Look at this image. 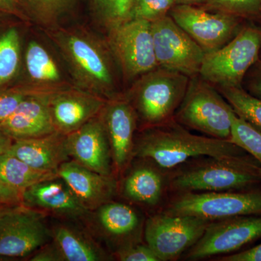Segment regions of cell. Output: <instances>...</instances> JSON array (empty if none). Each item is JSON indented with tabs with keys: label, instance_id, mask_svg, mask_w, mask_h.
<instances>
[{
	"label": "cell",
	"instance_id": "1",
	"mask_svg": "<svg viewBox=\"0 0 261 261\" xmlns=\"http://www.w3.org/2000/svg\"><path fill=\"white\" fill-rule=\"evenodd\" d=\"M134 152L166 169L200 156L220 159L247 156L245 151L229 140L192 135L173 121L152 127L144 134L135 145Z\"/></svg>",
	"mask_w": 261,
	"mask_h": 261
},
{
	"label": "cell",
	"instance_id": "2",
	"mask_svg": "<svg viewBox=\"0 0 261 261\" xmlns=\"http://www.w3.org/2000/svg\"><path fill=\"white\" fill-rule=\"evenodd\" d=\"M49 37L68 63L76 88L110 100L114 99L112 64L104 45L87 32L56 29Z\"/></svg>",
	"mask_w": 261,
	"mask_h": 261
},
{
	"label": "cell",
	"instance_id": "3",
	"mask_svg": "<svg viewBox=\"0 0 261 261\" xmlns=\"http://www.w3.org/2000/svg\"><path fill=\"white\" fill-rule=\"evenodd\" d=\"M261 183V166L253 158L213 159L187 168L171 180L175 190L185 192H228Z\"/></svg>",
	"mask_w": 261,
	"mask_h": 261
},
{
	"label": "cell",
	"instance_id": "4",
	"mask_svg": "<svg viewBox=\"0 0 261 261\" xmlns=\"http://www.w3.org/2000/svg\"><path fill=\"white\" fill-rule=\"evenodd\" d=\"M190 80L188 75L160 66L142 75L132 92L142 120L152 127L172 121Z\"/></svg>",
	"mask_w": 261,
	"mask_h": 261
},
{
	"label": "cell",
	"instance_id": "5",
	"mask_svg": "<svg viewBox=\"0 0 261 261\" xmlns=\"http://www.w3.org/2000/svg\"><path fill=\"white\" fill-rule=\"evenodd\" d=\"M190 79L174 119L180 124L208 137L228 140L236 113L210 83L196 75Z\"/></svg>",
	"mask_w": 261,
	"mask_h": 261
},
{
	"label": "cell",
	"instance_id": "6",
	"mask_svg": "<svg viewBox=\"0 0 261 261\" xmlns=\"http://www.w3.org/2000/svg\"><path fill=\"white\" fill-rule=\"evenodd\" d=\"M261 29L246 27L222 47L205 54L201 78L217 87H242L244 78L259 59Z\"/></svg>",
	"mask_w": 261,
	"mask_h": 261
},
{
	"label": "cell",
	"instance_id": "7",
	"mask_svg": "<svg viewBox=\"0 0 261 261\" xmlns=\"http://www.w3.org/2000/svg\"><path fill=\"white\" fill-rule=\"evenodd\" d=\"M166 214L211 221L261 215V191L185 192L173 201Z\"/></svg>",
	"mask_w": 261,
	"mask_h": 261
},
{
	"label": "cell",
	"instance_id": "8",
	"mask_svg": "<svg viewBox=\"0 0 261 261\" xmlns=\"http://www.w3.org/2000/svg\"><path fill=\"white\" fill-rule=\"evenodd\" d=\"M108 43L128 80L159 67L154 55L151 23L130 19L108 28Z\"/></svg>",
	"mask_w": 261,
	"mask_h": 261
},
{
	"label": "cell",
	"instance_id": "9",
	"mask_svg": "<svg viewBox=\"0 0 261 261\" xmlns=\"http://www.w3.org/2000/svg\"><path fill=\"white\" fill-rule=\"evenodd\" d=\"M151 32L159 66L190 78L199 73L205 51L169 15L151 23Z\"/></svg>",
	"mask_w": 261,
	"mask_h": 261
},
{
	"label": "cell",
	"instance_id": "10",
	"mask_svg": "<svg viewBox=\"0 0 261 261\" xmlns=\"http://www.w3.org/2000/svg\"><path fill=\"white\" fill-rule=\"evenodd\" d=\"M211 222L195 216L155 215L146 222V242L160 260H174L200 240Z\"/></svg>",
	"mask_w": 261,
	"mask_h": 261
},
{
	"label": "cell",
	"instance_id": "11",
	"mask_svg": "<svg viewBox=\"0 0 261 261\" xmlns=\"http://www.w3.org/2000/svg\"><path fill=\"white\" fill-rule=\"evenodd\" d=\"M169 15L205 54L222 47L242 29L240 17L223 12L211 13L194 5H175Z\"/></svg>",
	"mask_w": 261,
	"mask_h": 261
},
{
	"label": "cell",
	"instance_id": "12",
	"mask_svg": "<svg viewBox=\"0 0 261 261\" xmlns=\"http://www.w3.org/2000/svg\"><path fill=\"white\" fill-rule=\"evenodd\" d=\"M261 238V215L240 216L211 221L187 259L197 260L231 253Z\"/></svg>",
	"mask_w": 261,
	"mask_h": 261
},
{
	"label": "cell",
	"instance_id": "13",
	"mask_svg": "<svg viewBox=\"0 0 261 261\" xmlns=\"http://www.w3.org/2000/svg\"><path fill=\"white\" fill-rule=\"evenodd\" d=\"M49 232L43 216L17 205L0 218V258L24 257L47 243Z\"/></svg>",
	"mask_w": 261,
	"mask_h": 261
},
{
	"label": "cell",
	"instance_id": "14",
	"mask_svg": "<svg viewBox=\"0 0 261 261\" xmlns=\"http://www.w3.org/2000/svg\"><path fill=\"white\" fill-rule=\"evenodd\" d=\"M107 99L78 88H66L53 94L49 109L57 132L69 135L98 116Z\"/></svg>",
	"mask_w": 261,
	"mask_h": 261
},
{
	"label": "cell",
	"instance_id": "15",
	"mask_svg": "<svg viewBox=\"0 0 261 261\" xmlns=\"http://www.w3.org/2000/svg\"><path fill=\"white\" fill-rule=\"evenodd\" d=\"M68 143L70 158L92 171L111 176L112 154L101 115L68 135Z\"/></svg>",
	"mask_w": 261,
	"mask_h": 261
},
{
	"label": "cell",
	"instance_id": "16",
	"mask_svg": "<svg viewBox=\"0 0 261 261\" xmlns=\"http://www.w3.org/2000/svg\"><path fill=\"white\" fill-rule=\"evenodd\" d=\"M101 117L107 132L113 163L121 171L134 152L137 113L129 102L114 98L106 102Z\"/></svg>",
	"mask_w": 261,
	"mask_h": 261
},
{
	"label": "cell",
	"instance_id": "17",
	"mask_svg": "<svg viewBox=\"0 0 261 261\" xmlns=\"http://www.w3.org/2000/svg\"><path fill=\"white\" fill-rule=\"evenodd\" d=\"M57 173L89 211L110 202L116 193V183L111 176L99 174L74 160L63 163Z\"/></svg>",
	"mask_w": 261,
	"mask_h": 261
},
{
	"label": "cell",
	"instance_id": "18",
	"mask_svg": "<svg viewBox=\"0 0 261 261\" xmlns=\"http://www.w3.org/2000/svg\"><path fill=\"white\" fill-rule=\"evenodd\" d=\"M53 94L27 97L8 119L0 123V127L13 140L35 138L57 132L49 109Z\"/></svg>",
	"mask_w": 261,
	"mask_h": 261
},
{
	"label": "cell",
	"instance_id": "19",
	"mask_svg": "<svg viewBox=\"0 0 261 261\" xmlns=\"http://www.w3.org/2000/svg\"><path fill=\"white\" fill-rule=\"evenodd\" d=\"M10 152L38 170L57 173L70 154L68 135L55 132L35 138L13 140Z\"/></svg>",
	"mask_w": 261,
	"mask_h": 261
},
{
	"label": "cell",
	"instance_id": "20",
	"mask_svg": "<svg viewBox=\"0 0 261 261\" xmlns=\"http://www.w3.org/2000/svg\"><path fill=\"white\" fill-rule=\"evenodd\" d=\"M56 179L40 182L23 191L22 205L69 218L81 217L87 214L89 211L66 184Z\"/></svg>",
	"mask_w": 261,
	"mask_h": 261
},
{
	"label": "cell",
	"instance_id": "21",
	"mask_svg": "<svg viewBox=\"0 0 261 261\" xmlns=\"http://www.w3.org/2000/svg\"><path fill=\"white\" fill-rule=\"evenodd\" d=\"M57 178L58 173L33 168L10 151L0 157V180L18 191L23 192L38 183Z\"/></svg>",
	"mask_w": 261,
	"mask_h": 261
},
{
	"label": "cell",
	"instance_id": "22",
	"mask_svg": "<svg viewBox=\"0 0 261 261\" xmlns=\"http://www.w3.org/2000/svg\"><path fill=\"white\" fill-rule=\"evenodd\" d=\"M163 191L162 176L154 168L142 166L132 171L123 184L127 198L145 205L159 203Z\"/></svg>",
	"mask_w": 261,
	"mask_h": 261
},
{
	"label": "cell",
	"instance_id": "23",
	"mask_svg": "<svg viewBox=\"0 0 261 261\" xmlns=\"http://www.w3.org/2000/svg\"><path fill=\"white\" fill-rule=\"evenodd\" d=\"M54 245L63 261H97L102 254L92 242L69 226L61 225L53 231Z\"/></svg>",
	"mask_w": 261,
	"mask_h": 261
},
{
	"label": "cell",
	"instance_id": "24",
	"mask_svg": "<svg viewBox=\"0 0 261 261\" xmlns=\"http://www.w3.org/2000/svg\"><path fill=\"white\" fill-rule=\"evenodd\" d=\"M97 220L106 232L115 237L130 234L140 224L137 213L129 206L119 202H108L100 206Z\"/></svg>",
	"mask_w": 261,
	"mask_h": 261
},
{
	"label": "cell",
	"instance_id": "25",
	"mask_svg": "<svg viewBox=\"0 0 261 261\" xmlns=\"http://www.w3.org/2000/svg\"><path fill=\"white\" fill-rule=\"evenodd\" d=\"M25 66L30 78L35 84H61V74L58 65L42 44L29 43L25 56Z\"/></svg>",
	"mask_w": 261,
	"mask_h": 261
},
{
	"label": "cell",
	"instance_id": "26",
	"mask_svg": "<svg viewBox=\"0 0 261 261\" xmlns=\"http://www.w3.org/2000/svg\"><path fill=\"white\" fill-rule=\"evenodd\" d=\"M218 88L237 116L261 132V99L249 94L243 87Z\"/></svg>",
	"mask_w": 261,
	"mask_h": 261
},
{
	"label": "cell",
	"instance_id": "27",
	"mask_svg": "<svg viewBox=\"0 0 261 261\" xmlns=\"http://www.w3.org/2000/svg\"><path fill=\"white\" fill-rule=\"evenodd\" d=\"M69 86L65 84H35L0 92V123L4 122L20 106L24 99L31 96L46 95L60 92Z\"/></svg>",
	"mask_w": 261,
	"mask_h": 261
},
{
	"label": "cell",
	"instance_id": "28",
	"mask_svg": "<svg viewBox=\"0 0 261 261\" xmlns=\"http://www.w3.org/2000/svg\"><path fill=\"white\" fill-rule=\"evenodd\" d=\"M20 37L10 29L0 36V87L9 82L18 71L20 63Z\"/></svg>",
	"mask_w": 261,
	"mask_h": 261
},
{
	"label": "cell",
	"instance_id": "29",
	"mask_svg": "<svg viewBox=\"0 0 261 261\" xmlns=\"http://www.w3.org/2000/svg\"><path fill=\"white\" fill-rule=\"evenodd\" d=\"M78 0H22L29 14L40 25L51 27Z\"/></svg>",
	"mask_w": 261,
	"mask_h": 261
},
{
	"label": "cell",
	"instance_id": "30",
	"mask_svg": "<svg viewBox=\"0 0 261 261\" xmlns=\"http://www.w3.org/2000/svg\"><path fill=\"white\" fill-rule=\"evenodd\" d=\"M228 140L250 154L261 166V132L235 115Z\"/></svg>",
	"mask_w": 261,
	"mask_h": 261
},
{
	"label": "cell",
	"instance_id": "31",
	"mask_svg": "<svg viewBox=\"0 0 261 261\" xmlns=\"http://www.w3.org/2000/svg\"><path fill=\"white\" fill-rule=\"evenodd\" d=\"M135 0H93L94 11L106 27L129 20L130 13Z\"/></svg>",
	"mask_w": 261,
	"mask_h": 261
},
{
	"label": "cell",
	"instance_id": "32",
	"mask_svg": "<svg viewBox=\"0 0 261 261\" xmlns=\"http://www.w3.org/2000/svg\"><path fill=\"white\" fill-rule=\"evenodd\" d=\"M205 9L251 18L261 13V0H207Z\"/></svg>",
	"mask_w": 261,
	"mask_h": 261
},
{
	"label": "cell",
	"instance_id": "33",
	"mask_svg": "<svg viewBox=\"0 0 261 261\" xmlns=\"http://www.w3.org/2000/svg\"><path fill=\"white\" fill-rule=\"evenodd\" d=\"M175 5V0H135L129 20L140 19L152 23L168 15Z\"/></svg>",
	"mask_w": 261,
	"mask_h": 261
},
{
	"label": "cell",
	"instance_id": "34",
	"mask_svg": "<svg viewBox=\"0 0 261 261\" xmlns=\"http://www.w3.org/2000/svg\"><path fill=\"white\" fill-rule=\"evenodd\" d=\"M117 256L123 261H161L148 245H135L121 249Z\"/></svg>",
	"mask_w": 261,
	"mask_h": 261
},
{
	"label": "cell",
	"instance_id": "35",
	"mask_svg": "<svg viewBox=\"0 0 261 261\" xmlns=\"http://www.w3.org/2000/svg\"><path fill=\"white\" fill-rule=\"evenodd\" d=\"M249 94L261 99V60H258L253 65L244 78L243 84Z\"/></svg>",
	"mask_w": 261,
	"mask_h": 261
},
{
	"label": "cell",
	"instance_id": "36",
	"mask_svg": "<svg viewBox=\"0 0 261 261\" xmlns=\"http://www.w3.org/2000/svg\"><path fill=\"white\" fill-rule=\"evenodd\" d=\"M23 202V192L15 190L0 180V205H19Z\"/></svg>",
	"mask_w": 261,
	"mask_h": 261
},
{
	"label": "cell",
	"instance_id": "37",
	"mask_svg": "<svg viewBox=\"0 0 261 261\" xmlns=\"http://www.w3.org/2000/svg\"><path fill=\"white\" fill-rule=\"evenodd\" d=\"M221 261H261V243L245 251L231 254L219 259Z\"/></svg>",
	"mask_w": 261,
	"mask_h": 261
},
{
	"label": "cell",
	"instance_id": "38",
	"mask_svg": "<svg viewBox=\"0 0 261 261\" xmlns=\"http://www.w3.org/2000/svg\"><path fill=\"white\" fill-rule=\"evenodd\" d=\"M34 261H63L61 255L56 248L54 243L51 246H47L43 248L37 255H34L31 259Z\"/></svg>",
	"mask_w": 261,
	"mask_h": 261
},
{
	"label": "cell",
	"instance_id": "39",
	"mask_svg": "<svg viewBox=\"0 0 261 261\" xmlns=\"http://www.w3.org/2000/svg\"><path fill=\"white\" fill-rule=\"evenodd\" d=\"M22 0H0V13H14L21 6Z\"/></svg>",
	"mask_w": 261,
	"mask_h": 261
},
{
	"label": "cell",
	"instance_id": "40",
	"mask_svg": "<svg viewBox=\"0 0 261 261\" xmlns=\"http://www.w3.org/2000/svg\"><path fill=\"white\" fill-rule=\"evenodd\" d=\"M13 140L0 127V157L10 150Z\"/></svg>",
	"mask_w": 261,
	"mask_h": 261
},
{
	"label": "cell",
	"instance_id": "41",
	"mask_svg": "<svg viewBox=\"0 0 261 261\" xmlns=\"http://www.w3.org/2000/svg\"><path fill=\"white\" fill-rule=\"evenodd\" d=\"M176 5H195L206 3L207 0H175Z\"/></svg>",
	"mask_w": 261,
	"mask_h": 261
},
{
	"label": "cell",
	"instance_id": "42",
	"mask_svg": "<svg viewBox=\"0 0 261 261\" xmlns=\"http://www.w3.org/2000/svg\"><path fill=\"white\" fill-rule=\"evenodd\" d=\"M17 205H0V218L8 214L10 211H13Z\"/></svg>",
	"mask_w": 261,
	"mask_h": 261
}]
</instances>
